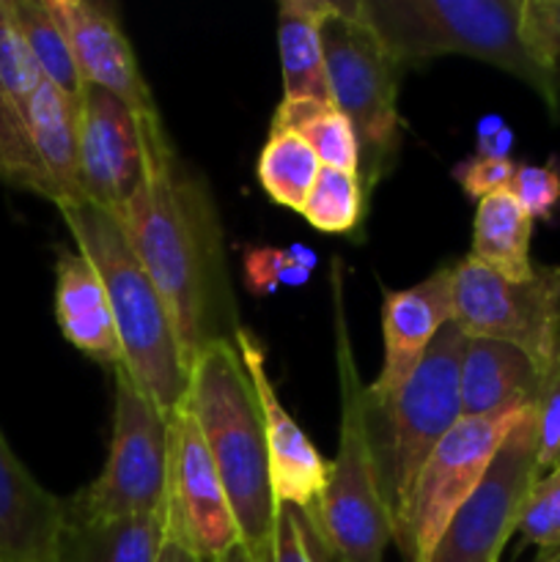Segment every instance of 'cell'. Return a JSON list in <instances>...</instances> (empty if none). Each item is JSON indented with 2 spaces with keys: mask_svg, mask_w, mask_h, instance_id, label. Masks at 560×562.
<instances>
[{
  "mask_svg": "<svg viewBox=\"0 0 560 562\" xmlns=\"http://www.w3.org/2000/svg\"><path fill=\"white\" fill-rule=\"evenodd\" d=\"M121 231L173 318L187 368L242 329L223 228L206 179L187 168L165 124L148 132L146 179L119 214Z\"/></svg>",
  "mask_w": 560,
  "mask_h": 562,
  "instance_id": "obj_1",
  "label": "cell"
},
{
  "mask_svg": "<svg viewBox=\"0 0 560 562\" xmlns=\"http://www.w3.org/2000/svg\"><path fill=\"white\" fill-rule=\"evenodd\" d=\"M187 406L228 494L239 543L256 562H272L280 505L269 475L261 409L236 344L220 340L192 362Z\"/></svg>",
  "mask_w": 560,
  "mask_h": 562,
  "instance_id": "obj_2",
  "label": "cell"
},
{
  "mask_svg": "<svg viewBox=\"0 0 560 562\" xmlns=\"http://www.w3.org/2000/svg\"><path fill=\"white\" fill-rule=\"evenodd\" d=\"M58 212L77 250L93 263L108 291L124 355L121 368L165 415L173 417L190 393V368L157 285L143 269L113 214L88 201L69 203Z\"/></svg>",
  "mask_w": 560,
  "mask_h": 562,
  "instance_id": "obj_3",
  "label": "cell"
},
{
  "mask_svg": "<svg viewBox=\"0 0 560 562\" xmlns=\"http://www.w3.org/2000/svg\"><path fill=\"white\" fill-rule=\"evenodd\" d=\"M404 69L467 55L525 82L560 121V71L538 64L522 38L525 0H357Z\"/></svg>",
  "mask_w": 560,
  "mask_h": 562,
  "instance_id": "obj_4",
  "label": "cell"
},
{
  "mask_svg": "<svg viewBox=\"0 0 560 562\" xmlns=\"http://www.w3.org/2000/svg\"><path fill=\"white\" fill-rule=\"evenodd\" d=\"M464 346L467 335L459 324H445L415 373L393 395L373 398L366 390L368 442L377 461L393 543L404 532L423 464L461 420L459 376Z\"/></svg>",
  "mask_w": 560,
  "mask_h": 562,
  "instance_id": "obj_5",
  "label": "cell"
},
{
  "mask_svg": "<svg viewBox=\"0 0 560 562\" xmlns=\"http://www.w3.org/2000/svg\"><path fill=\"white\" fill-rule=\"evenodd\" d=\"M344 267L333 261V322L335 368L340 390L338 453L329 461V481L318 510L316 530L335 562H384L393 541L388 508L379 488L377 461L366 428V384L357 371L346 324Z\"/></svg>",
  "mask_w": 560,
  "mask_h": 562,
  "instance_id": "obj_6",
  "label": "cell"
},
{
  "mask_svg": "<svg viewBox=\"0 0 560 562\" xmlns=\"http://www.w3.org/2000/svg\"><path fill=\"white\" fill-rule=\"evenodd\" d=\"M324 71L333 104L355 126L360 181L373 190L399 146V86L404 66L395 60L357 0H329L322 20Z\"/></svg>",
  "mask_w": 560,
  "mask_h": 562,
  "instance_id": "obj_7",
  "label": "cell"
},
{
  "mask_svg": "<svg viewBox=\"0 0 560 562\" xmlns=\"http://www.w3.org/2000/svg\"><path fill=\"white\" fill-rule=\"evenodd\" d=\"M113 437L102 472L66 503L91 519L168 516L170 415H165L124 368H115Z\"/></svg>",
  "mask_w": 560,
  "mask_h": 562,
  "instance_id": "obj_8",
  "label": "cell"
},
{
  "mask_svg": "<svg viewBox=\"0 0 560 562\" xmlns=\"http://www.w3.org/2000/svg\"><path fill=\"white\" fill-rule=\"evenodd\" d=\"M453 322L467 338L522 349L544 376L560 357V263H536L527 280H505L461 258L453 263Z\"/></svg>",
  "mask_w": 560,
  "mask_h": 562,
  "instance_id": "obj_9",
  "label": "cell"
},
{
  "mask_svg": "<svg viewBox=\"0 0 560 562\" xmlns=\"http://www.w3.org/2000/svg\"><path fill=\"white\" fill-rule=\"evenodd\" d=\"M536 409L505 437L481 483L450 516L423 562H500L519 525L522 505L538 481Z\"/></svg>",
  "mask_w": 560,
  "mask_h": 562,
  "instance_id": "obj_10",
  "label": "cell"
},
{
  "mask_svg": "<svg viewBox=\"0 0 560 562\" xmlns=\"http://www.w3.org/2000/svg\"><path fill=\"white\" fill-rule=\"evenodd\" d=\"M527 412L530 409L503 417H483V420H459L445 434V439L434 448V453L428 456L421 475H417L404 532L395 541L401 560H426L437 538L443 536L450 516L461 508L472 488L481 483L483 472L489 470L500 445L519 426Z\"/></svg>",
  "mask_w": 560,
  "mask_h": 562,
  "instance_id": "obj_11",
  "label": "cell"
},
{
  "mask_svg": "<svg viewBox=\"0 0 560 562\" xmlns=\"http://www.w3.org/2000/svg\"><path fill=\"white\" fill-rule=\"evenodd\" d=\"M168 536L201 562L220 560L239 543L228 494L187 401L170 417Z\"/></svg>",
  "mask_w": 560,
  "mask_h": 562,
  "instance_id": "obj_12",
  "label": "cell"
},
{
  "mask_svg": "<svg viewBox=\"0 0 560 562\" xmlns=\"http://www.w3.org/2000/svg\"><path fill=\"white\" fill-rule=\"evenodd\" d=\"M163 124L143 119L102 88L82 86L80 97V187L82 201L119 214L148 168V132Z\"/></svg>",
  "mask_w": 560,
  "mask_h": 562,
  "instance_id": "obj_13",
  "label": "cell"
},
{
  "mask_svg": "<svg viewBox=\"0 0 560 562\" xmlns=\"http://www.w3.org/2000/svg\"><path fill=\"white\" fill-rule=\"evenodd\" d=\"M236 349L245 360L253 390H256L258 409H261L275 499H278V505H289V508L305 514L311 525L316 527L324 492H327L329 461H324V456L313 448L307 434L296 426L289 409L280 404L278 390L269 379L267 357H264L258 335L242 327L236 333Z\"/></svg>",
  "mask_w": 560,
  "mask_h": 562,
  "instance_id": "obj_14",
  "label": "cell"
},
{
  "mask_svg": "<svg viewBox=\"0 0 560 562\" xmlns=\"http://www.w3.org/2000/svg\"><path fill=\"white\" fill-rule=\"evenodd\" d=\"M69 36L82 86L102 88L143 119H159L154 93L143 77L119 14L102 0H49Z\"/></svg>",
  "mask_w": 560,
  "mask_h": 562,
  "instance_id": "obj_15",
  "label": "cell"
},
{
  "mask_svg": "<svg viewBox=\"0 0 560 562\" xmlns=\"http://www.w3.org/2000/svg\"><path fill=\"white\" fill-rule=\"evenodd\" d=\"M453 322V267H443L404 291H384L382 340L384 360L368 395L388 398L415 373L428 346L445 324Z\"/></svg>",
  "mask_w": 560,
  "mask_h": 562,
  "instance_id": "obj_16",
  "label": "cell"
},
{
  "mask_svg": "<svg viewBox=\"0 0 560 562\" xmlns=\"http://www.w3.org/2000/svg\"><path fill=\"white\" fill-rule=\"evenodd\" d=\"M22 190L55 206L82 201L80 187V102L47 80L33 91L27 113L25 181Z\"/></svg>",
  "mask_w": 560,
  "mask_h": 562,
  "instance_id": "obj_17",
  "label": "cell"
},
{
  "mask_svg": "<svg viewBox=\"0 0 560 562\" xmlns=\"http://www.w3.org/2000/svg\"><path fill=\"white\" fill-rule=\"evenodd\" d=\"M66 499L25 470L0 431V562H58Z\"/></svg>",
  "mask_w": 560,
  "mask_h": 562,
  "instance_id": "obj_18",
  "label": "cell"
},
{
  "mask_svg": "<svg viewBox=\"0 0 560 562\" xmlns=\"http://www.w3.org/2000/svg\"><path fill=\"white\" fill-rule=\"evenodd\" d=\"M541 371L516 346L503 340L467 338L461 355V420L503 417L533 409L541 393Z\"/></svg>",
  "mask_w": 560,
  "mask_h": 562,
  "instance_id": "obj_19",
  "label": "cell"
},
{
  "mask_svg": "<svg viewBox=\"0 0 560 562\" xmlns=\"http://www.w3.org/2000/svg\"><path fill=\"white\" fill-rule=\"evenodd\" d=\"M55 322L60 335L93 362L113 371L124 366L108 291L93 263L77 247H60L55 261Z\"/></svg>",
  "mask_w": 560,
  "mask_h": 562,
  "instance_id": "obj_20",
  "label": "cell"
},
{
  "mask_svg": "<svg viewBox=\"0 0 560 562\" xmlns=\"http://www.w3.org/2000/svg\"><path fill=\"white\" fill-rule=\"evenodd\" d=\"M168 541V516L91 519L66 503L58 562H159Z\"/></svg>",
  "mask_w": 560,
  "mask_h": 562,
  "instance_id": "obj_21",
  "label": "cell"
},
{
  "mask_svg": "<svg viewBox=\"0 0 560 562\" xmlns=\"http://www.w3.org/2000/svg\"><path fill=\"white\" fill-rule=\"evenodd\" d=\"M38 82L42 77L16 31L9 0H0V181L20 190L25 181L27 113Z\"/></svg>",
  "mask_w": 560,
  "mask_h": 562,
  "instance_id": "obj_22",
  "label": "cell"
},
{
  "mask_svg": "<svg viewBox=\"0 0 560 562\" xmlns=\"http://www.w3.org/2000/svg\"><path fill=\"white\" fill-rule=\"evenodd\" d=\"M327 9L329 0H285L278 5L283 102H333L322 53V20Z\"/></svg>",
  "mask_w": 560,
  "mask_h": 562,
  "instance_id": "obj_23",
  "label": "cell"
},
{
  "mask_svg": "<svg viewBox=\"0 0 560 562\" xmlns=\"http://www.w3.org/2000/svg\"><path fill=\"white\" fill-rule=\"evenodd\" d=\"M533 220L508 190L483 198L472 220L470 258L505 280H527L536 269L530 258Z\"/></svg>",
  "mask_w": 560,
  "mask_h": 562,
  "instance_id": "obj_24",
  "label": "cell"
},
{
  "mask_svg": "<svg viewBox=\"0 0 560 562\" xmlns=\"http://www.w3.org/2000/svg\"><path fill=\"white\" fill-rule=\"evenodd\" d=\"M11 16L25 42L27 55L36 66L38 77L64 91L66 97H82V80L77 71L75 53H71L69 36L60 25L49 0H9Z\"/></svg>",
  "mask_w": 560,
  "mask_h": 562,
  "instance_id": "obj_25",
  "label": "cell"
},
{
  "mask_svg": "<svg viewBox=\"0 0 560 562\" xmlns=\"http://www.w3.org/2000/svg\"><path fill=\"white\" fill-rule=\"evenodd\" d=\"M269 132H294L300 135L322 168L360 173V146L355 126L333 102H280L275 108Z\"/></svg>",
  "mask_w": 560,
  "mask_h": 562,
  "instance_id": "obj_26",
  "label": "cell"
},
{
  "mask_svg": "<svg viewBox=\"0 0 560 562\" xmlns=\"http://www.w3.org/2000/svg\"><path fill=\"white\" fill-rule=\"evenodd\" d=\"M318 170L322 162L313 148L294 132H269L256 162L258 184L264 187V192L275 203L294 212H302L305 206Z\"/></svg>",
  "mask_w": 560,
  "mask_h": 562,
  "instance_id": "obj_27",
  "label": "cell"
},
{
  "mask_svg": "<svg viewBox=\"0 0 560 562\" xmlns=\"http://www.w3.org/2000/svg\"><path fill=\"white\" fill-rule=\"evenodd\" d=\"M366 206L368 192L360 176L322 168L300 214L324 234H351L366 220Z\"/></svg>",
  "mask_w": 560,
  "mask_h": 562,
  "instance_id": "obj_28",
  "label": "cell"
},
{
  "mask_svg": "<svg viewBox=\"0 0 560 562\" xmlns=\"http://www.w3.org/2000/svg\"><path fill=\"white\" fill-rule=\"evenodd\" d=\"M516 532L541 552L560 549V467L533 483Z\"/></svg>",
  "mask_w": 560,
  "mask_h": 562,
  "instance_id": "obj_29",
  "label": "cell"
},
{
  "mask_svg": "<svg viewBox=\"0 0 560 562\" xmlns=\"http://www.w3.org/2000/svg\"><path fill=\"white\" fill-rule=\"evenodd\" d=\"M508 192L516 198L527 217L549 223L560 206V170L549 165H516Z\"/></svg>",
  "mask_w": 560,
  "mask_h": 562,
  "instance_id": "obj_30",
  "label": "cell"
},
{
  "mask_svg": "<svg viewBox=\"0 0 560 562\" xmlns=\"http://www.w3.org/2000/svg\"><path fill=\"white\" fill-rule=\"evenodd\" d=\"M536 464L538 475L560 467V357L544 373L536 401Z\"/></svg>",
  "mask_w": 560,
  "mask_h": 562,
  "instance_id": "obj_31",
  "label": "cell"
},
{
  "mask_svg": "<svg viewBox=\"0 0 560 562\" xmlns=\"http://www.w3.org/2000/svg\"><path fill=\"white\" fill-rule=\"evenodd\" d=\"M272 562H335L305 514L280 505Z\"/></svg>",
  "mask_w": 560,
  "mask_h": 562,
  "instance_id": "obj_32",
  "label": "cell"
},
{
  "mask_svg": "<svg viewBox=\"0 0 560 562\" xmlns=\"http://www.w3.org/2000/svg\"><path fill=\"white\" fill-rule=\"evenodd\" d=\"M522 38L538 64L560 71V0H525Z\"/></svg>",
  "mask_w": 560,
  "mask_h": 562,
  "instance_id": "obj_33",
  "label": "cell"
},
{
  "mask_svg": "<svg viewBox=\"0 0 560 562\" xmlns=\"http://www.w3.org/2000/svg\"><path fill=\"white\" fill-rule=\"evenodd\" d=\"M514 173L516 162H511V159H489L478 157V154L453 168V179L459 181L461 190H464L472 201H483V198L494 195V192L508 190Z\"/></svg>",
  "mask_w": 560,
  "mask_h": 562,
  "instance_id": "obj_34",
  "label": "cell"
},
{
  "mask_svg": "<svg viewBox=\"0 0 560 562\" xmlns=\"http://www.w3.org/2000/svg\"><path fill=\"white\" fill-rule=\"evenodd\" d=\"M285 267H289V252L280 247H250L245 252V283L250 294H275L280 289Z\"/></svg>",
  "mask_w": 560,
  "mask_h": 562,
  "instance_id": "obj_35",
  "label": "cell"
},
{
  "mask_svg": "<svg viewBox=\"0 0 560 562\" xmlns=\"http://www.w3.org/2000/svg\"><path fill=\"white\" fill-rule=\"evenodd\" d=\"M511 148H514V130L500 115L481 119V124H478V157L511 159Z\"/></svg>",
  "mask_w": 560,
  "mask_h": 562,
  "instance_id": "obj_36",
  "label": "cell"
},
{
  "mask_svg": "<svg viewBox=\"0 0 560 562\" xmlns=\"http://www.w3.org/2000/svg\"><path fill=\"white\" fill-rule=\"evenodd\" d=\"M159 562H201V560L192 558V554L187 552L176 538L168 536V541H165L163 547V554H159Z\"/></svg>",
  "mask_w": 560,
  "mask_h": 562,
  "instance_id": "obj_37",
  "label": "cell"
},
{
  "mask_svg": "<svg viewBox=\"0 0 560 562\" xmlns=\"http://www.w3.org/2000/svg\"><path fill=\"white\" fill-rule=\"evenodd\" d=\"M285 252H289V258L294 263H300L302 269H307V272H313V267L318 263L316 252L311 250V247H302V245H294V247H285Z\"/></svg>",
  "mask_w": 560,
  "mask_h": 562,
  "instance_id": "obj_38",
  "label": "cell"
},
{
  "mask_svg": "<svg viewBox=\"0 0 560 562\" xmlns=\"http://www.w3.org/2000/svg\"><path fill=\"white\" fill-rule=\"evenodd\" d=\"M214 562H256V560H253V554L247 552V549L242 547V543H236V547H231L228 552L223 554V558L214 560Z\"/></svg>",
  "mask_w": 560,
  "mask_h": 562,
  "instance_id": "obj_39",
  "label": "cell"
},
{
  "mask_svg": "<svg viewBox=\"0 0 560 562\" xmlns=\"http://www.w3.org/2000/svg\"><path fill=\"white\" fill-rule=\"evenodd\" d=\"M536 562H560V549H552V552H541Z\"/></svg>",
  "mask_w": 560,
  "mask_h": 562,
  "instance_id": "obj_40",
  "label": "cell"
}]
</instances>
